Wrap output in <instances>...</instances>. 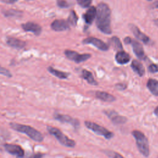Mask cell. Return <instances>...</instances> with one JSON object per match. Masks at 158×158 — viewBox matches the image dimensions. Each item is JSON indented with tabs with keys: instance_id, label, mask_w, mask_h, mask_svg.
Masks as SVG:
<instances>
[{
	"instance_id": "7a4b0ae2",
	"label": "cell",
	"mask_w": 158,
	"mask_h": 158,
	"mask_svg": "<svg viewBox=\"0 0 158 158\" xmlns=\"http://www.w3.org/2000/svg\"><path fill=\"white\" fill-rule=\"evenodd\" d=\"M9 125L13 130L27 135L31 139L35 141L41 142L44 139L43 135L40 131L29 125L17 123H10Z\"/></svg>"
},
{
	"instance_id": "8fae6325",
	"label": "cell",
	"mask_w": 158,
	"mask_h": 158,
	"mask_svg": "<svg viewBox=\"0 0 158 158\" xmlns=\"http://www.w3.org/2000/svg\"><path fill=\"white\" fill-rule=\"evenodd\" d=\"M110 120L115 124H122L127 122V118L122 115H118L114 110H107L104 112Z\"/></svg>"
},
{
	"instance_id": "52a82bcc",
	"label": "cell",
	"mask_w": 158,
	"mask_h": 158,
	"mask_svg": "<svg viewBox=\"0 0 158 158\" xmlns=\"http://www.w3.org/2000/svg\"><path fill=\"white\" fill-rule=\"evenodd\" d=\"M54 117L56 120L63 122V123H67L72 125L75 128H78L80 126V122L78 120L70 117L69 115L60 114H55L54 115Z\"/></svg>"
},
{
	"instance_id": "4dcf8cb0",
	"label": "cell",
	"mask_w": 158,
	"mask_h": 158,
	"mask_svg": "<svg viewBox=\"0 0 158 158\" xmlns=\"http://www.w3.org/2000/svg\"><path fill=\"white\" fill-rule=\"evenodd\" d=\"M115 87L119 90H123L126 88V85L123 83H118L115 85Z\"/></svg>"
},
{
	"instance_id": "1f68e13d",
	"label": "cell",
	"mask_w": 158,
	"mask_h": 158,
	"mask_svg": "<svg viewBox=\"0 0 158 158\" xmlns=\"http://www.w3.org/2000/svg\"><path fill=\"white\" fill-rule=\"evenodd\" d=\"M4 2L7 3V4H13L15 2H17L18 0H2Z\"/></svg>"
},
{
	"instance_id": "74e56055",
	"label": "cell",
	"mask_w": 158,
	"mask_h": 158,
	"mask_svg": "<svg viewBox=\"0 0 158 158\" xmlns=\"http://www.w3.org/2000/svg\"><path fill=\"white\" fill-rule=\"evenodd\" d=\"M148 1H151V0H148Z\"/></svg>"
},
{
	"instance_id": "d590c367",
	"label": "cell",
	"mask_w": 158,
	"mask_h": 158,
	"mask_svg": "<svg viewBox=\"0 0 158 158\" xmlns=\"http://www.w3.org/2000/svg\"><path fill=\"white\" fill-rule=\"evenodd\" d=\"M154 114L158 117V106L154 110Z\"/></svg>"
},
{
	"instance_id": "ffe728a7",
	"label": "cell",
	"mask_w": 158,
	"mask_h": 158,
	"mask_svg": "<svg viewBox=\"0 0 158 158\" xmlns=\"http://www.w3.org/2000/svg\"><path fill=\"white\" fill-rule=\"evenodd\" d=\"M147 87L150 92L154 96H158V81L151 78L147 82Z\"/></svg>"
},
{
	"instance_id": "83f0119b",
	"label": "cell",
	"mask_w": 158,
	"mask_h": 158,
	"mask_svg": "<svg viewBox=\"0 0 158 158\" xmlns=\"http://www.w3.org/2000/svg\"><path fill=\"white\" fill-rule=\"evenodd\" d=\"M106 154L110 157L111 158H124L122 156H121L120 154L115 152H112V151H106Z\"/></svg>"
},
{
	"instance_id": "9a60e30c",
	"label": "cell",
	"mask_w": 158,
	"mask_h": 158,
	"mask_svg": "<svg viewBox=\"0 0 158 158\" xmlns=\"http://www.w3.org/2000/svg\"><path fill=\"white\" fill-rule=\"evenodd\" d=\"M96 9L94 6L90 7L84 15V19L88 24L93 23V20L96 18Z\"/></svg>"
},
{
	"instance_id": "7402d4cb",
	"label": "cell",
	"mask_w": 158,
	"mask_h": 158,
	"mask_svg": "<svg viewBox=\"0 0 158 158\" xmlns=\"http://www.w3.org/2000/svg\"><path fill=\"white\" fill-rule=\"evenodd\" d=\"M82 77L87 81V82L92 85H98L97 81L94 80L92 73L86 70H82Z\"/></svg>"
},
{
	"instance_id": "d6986e66",
	"label": "cell",
	"mask_w": 158,
	"mask_h": 158,
	"mask_svg": "<svg viewBox=\"0 0 158 158\" xmlns=\"http://www.w3.org/2000/svg\"><path fill=\"white\" fill-rule=\"evenodd\" d=\"M131 67L133 71L136 73L139 77H142L144 74V68L140 62L136 60H133L131 62Z\"/></svg>"
},
{
	"instance_id": "3957f363",
	"label": "cell",
	"mask_w": 158,
	"mask_h": 158,
	"mask_svg": "<svg viewBox=\"0 0 158 158\" xmlns=\"http://www.w3.org/2000/svg\"><path fill=\"white\" fill-rule=\"evenodd\" d=\"M132 135L136 140V143L139 152L145 157L149 155V142L143 133L139 130H133Z\"/></svg>"
},
{
	"instance_id": "8992f818",
	"label": "cell",
	"mask_w": 158,
	"mask_h": 158,
	"mask_svg": "<svg viewBox=\"0 0 158 158\" xmlns=\"http://www.w3.org/2000/svg\"><path fill=\"white\" fill-rule=\"evenodd\" d=\"M64 53L65 56L68 59L77 63H80V62L85 61L91 57V55L89 54H80L75 51H70V50H66L65 51Z\"/></svg>"
},
{
	"instance_id": "603a6c76",
	"label": "cell",
	"mask_w": 158,
	"mask_h": 158,
	"mask_svg": "<svg viewBox=\"0 0 158 158\" xmlns=\"http://www.w3.org/2000/svg\"><path fill=\"white\" fill-rule=\"evenodd\" d=\"M2 13L6 17H19L22 16V12L14 9H9L2 11Z\"/></svg>"
},
{
	"instance_id": "4fadbf2b",
	"label": "cell",
	"mask_w": 158,
	"mask_h": 158,
	"mask_svg": "<svg viewBox=\"0 0 158 158\" xmlns=\"http://www.w3.org/2000/svg\"><path fill=\"white\" fill-rule=\"evenodd\" d=\"M133 50L135 55L139 59H145V54L143 50V48L142 45L136 40H131V42Z\"/></svg>"
},
{
	"instance_id": "277c9868",
	"label": "cell",
	"mask_w": 158,
	"mask_h": 158,
	"mask_svg": "<svg viewBox=\"0 0 158 158\" xmlns=\"http://www.w3.org/2000/svg\"><path fill=\"white\" fill-rule=\"evenodd\" d=\"M47 130L51 135L55 136V138L59 141V142L61 144L70 148H73L75 146L76 143L74 140L68 138L57 128L51 126H48Z\"/></svg>"
},
{
	"instance_id": "30bf717a",
	"label": "cell",
	"mask_w": 158,
	"mask_h": 158,
	"mask_svg": "<svg viewBox=\"0 0 158 158\" xmlns=\"http://www.w3.org/2000/svg\"><path fill=\"white\" fill-rule=\"evenodd\" d=\"M22 28L24 31L32 32L35 35H40L42 30L40 25L31 22H28L25 23H23L22 25Z\"/></svg>"
},
{
	"instance_id": "d4e9b609",
	"label": "cell",
	"mask_w": 158,
	"mask_h": 158,
	"mask_svg": "<svg viewBox=\"0 0 158 158\" xmlns=\"http://www.w3.org/2000/svg\"><path fill=\"white\" fill-rule=\"evenodd\" d=\"M77 16L75 14V12L73 10H72L70 12L69 16L68 17V20L67 22L69 25H72V26H75L77 22Z\"/></svg>"
},
{
	"instance_id": "484cf974",
	"label": "cell",
	"mask_w": 158,
	"mask_h": 158,
	"mask_svg": "<svg viewBox=\"0 0 158 158\" xmlns=\"http://www.w3.org/2000/svg\"><path fill=\"white\" fill-rule=\"evenodd\" d=\"M78 4L82 7H88L91 4L92 0H77Z\"/></svg>"
},
{
	"instance_id": "9c48e42d",
	"label": "cell",
	"mask_w": 158,
	"mask_h": 158,
	"mask_svg": "<svg viewBox=\"0 0 158 158\" xmlns=\"http://www.w3.org/2000/svg\"><path fill=\"white\" fill-rule=\"evenodd\" d=\"M83 42L85 44H91L102 51H107L109 49V46H107V44H106L102 40L96 38H93V37L87 38L85 39Z\"/></svg>"
},
{
	"instance_id": "836d02e7",
	"label": "cell",
	"mask_w": 158,
	"mask_h": 158,
	"mask_svg": "<svg viewBox=\"0 0 158 158\" xmlns=\"http://www.w3.org/2000/svg\"><path fill=\"white\" fill-rule=\"evenodd\" d=\"M124 42L126 44H130L131 42V39L130 38H129V37H127V38H125L124 39Z\"/></svg>"
},
{
	"instance_id": "7c38bea8",
	"label": "cell",
	"mask_w": 158,
	"mask_h": 158,
	"mask_svg": "<svg viewBox=\"0 0 158 158\" xmlns=\"http://www.w3.org/2000/svg\"><path fill=\"white\" fill-rule=\"evenodd\" d=\"M51 28L57 31H64L69 28V24L64 20H56L51 25Z\"/></svg>"
},
{
	"instance_id": "e0dca14e",
	"label": "cell",
	"mask_w": 158,
	"mask_h": 158,
	"mask_svg": "<svg viewBox=\"0 0 158 158\" xmlns=\"http://www.w3.org/2000/svg\"><path fill=\"white\" fill-rule=\"evenodd\" d=\"M95 96L105 102H113L115 100V98L113 95L104 91H96Z\"/></svg>"
},
{
	"instance_id": "f546056e",
	"label": "cell",
	"mask_w": 158,
	"mask_h": 158,
	"mask_svg": "<svg viewBox=\"0 0 158 158\" xmlns=\"http://www.w3.org/2000/svg\"><path fill=\"white\" fill-rule=\"evenodd\" d=\"M148 70L151 73H156L158 72V65L157 64H151L149 66Z\"/></svg>"
},
{
	"instance_id": "5b68a950",
	"label": "cell",
	"mask_w": 158,
	"mask_h": 158,
	"mask_svg": "<svg viewBox=\"0 0 158 158\" xmlns=\"http://www.w3.org/2000/svg\"><path fill=\"white\" fill-rule=\"evenodd\" d=\"M85 125L88 129L92 130L98 135L104 136L106 139H110L114 136V133L112 132L96 123L89 121H85Z\"/></svg>"
},
{
	"instance_id": "d6a6232c",
	"label": "cell",
	"mask_w": 158,
	"mask_h": 158,
	"mask_svg": "<svg viewBox=\"0 0 158 158\" xmlns=\"http://www.w3.org/2000/svg\"><path fill=\"white\" fill-rule=\"evenodd\" d=\"M43 157V154H41V153H37V154H35L33 156V157L32 158H42Z\"/></svg>"
},
{
	"instance_id": "6da1fadb",
	"label": "cell",
	"mask_w": 158,
	"mask_h": 158,
	"mask_svg": "<svg viewBox=\"0 0 158 158\" xmlns=\"http://www.w3.org/2000/svg\"><path fill=\"white\" fill-rule=\"evenodd\" d=\"M96 23L100 31L109 35L112 33L110 28V10L104 3H100L96 8Z\"/></svg>"
},
{
	"instance_id": "4316f807",
	"label": "cell",
	"mask_w": 158,
	"mask_h": 158,
	"mask_svg": "<svg viewBox=\"0 0 158 158\" xmlns=\"http://www.w3.org/2000/svg\"><path fill=\"white\" fill-rule=\"evenodd\" d=\"M0 74L2 75H4V76H6L7 77H11L12 76V73H10V72L9 70H7L6 68L2 67L1 65H0Z\"/></svg>"
},
{
	"instance_id": "5bb4252c",
	"label": "cell",
	"mask_w": 158,
	"mask_h": 158,
	"mask_svg": "<svg viewBox=\"0 0 158 158\" xmlns=\"http://www.w3.org/2000/svg\"><path fill=\"white\" fill-rule=\"evenodd\" d=\"M6 42L9 46L16 49H22L25 47L26 44L25 41L13 37L7 38Z\"/></svg>"
},
{
	"instance_id": "ac0fdd59",
	"label": "cell",
	"mask_w": 158,
	"mask_h": 158,
	"mask_svg": "<svg viewBox=\"0 0 158 158\" xmlns=\"http://www.w3.org/2000/svg\"><path fill=\"white\" fill-rule=\"evenodd\" d=\"M115 60L120 64H125L130 61V57L127 52L120 51L115 55Z\"/></svg>"
},
{
	"instance_id": "ba28073f",
	"label": "cell",
	"mask_w": 158,
	"mask_h": 158,
	"mask_svg": "<svg viewBox=\"0 0 158 158\" xmlns=\"http://www.w3.org/2000/svg\"><path fill=\"white\" fill-rule=\"evenodd\" d=\"M4 147L7 152L10 153V154L17 156L18 157H22L24 156V150L22 148L17 144H4Z\"/></svg>"
},
{
	"instance_id": "cb8c5ba5",
	"label": "cell",
	"mask_w": 158,
	"mask_h": 158,
	"mask_svg": "<svg viewBox=\"0 0 158 158\" xmlns=\"http://www.w3.org/2000/svg\"><path fill=\"white\" fill-rule=\"evenodd\" d=\"M110 42L111 44L112 45V46L115 49L118 50V51H122V50L123 47H122V43H121L120 40L117 37H115V36L112 37L110 39Z\"/></svg>"
},
{
	"instance_id": "f1b7e54d",
	"label": "cell",
	"mask_w": 158,
	"mask_h": 158,
	"mask_svg": "<svg viewBox=\"0 0 158 158\" xmlns=\"http://www.w3.org/2000/svg\"><path fill=\"white\" fill-rule=\"evenodd\" d=\"M57 4L61 8H67L69 6V4L66 0H57Z\"/></svg>"
},
{
	"instance_id": "2e32d148",
	"label": "cell",
	"mask_w": 158,
	"mask_h": 158,
	"mask_svg": "<svg viewBox=\"0 0 158 158\" xmlns=\"http://www.w3.org/2000/svg\"><path fill=\"white\" fill-rule=\"evenodd\" d=\"M130 28L136 38H138V40H139L140 41H141L142 42H143L145 44H147L149 42V39L148 36H147L145 34H144L143 33L140 31L136 27L131 25L130 27Z\"/></svg>"
},
{
	"instance_id": "8d00e7d4",
	"label": "cell",
	"mask_w": 158,
	"mask_h": 158,
	"mask_svg": "<svg viewBox=\"0 0 158 158\" xmlns=\"http://www.w3.org/2000/svg\"><path fill=\"white\" fill-rule=\"evenodd\" d=\"M154 23H155V24H156L157 26H158V19H156V20L154 21Z\"/></svg>"
},
{
	"instance_id": "e575fe53",
	"label": "cell",
	"mask_w": 158,
	"mask_h": 158,
	"mask_svg": "<svg viewBox=\"0 0 158 158\" xmlns=\"http://www.w3.org/2000/svg\"><path fill=\"white\" fill-rule=\"evenodd\" d=\"M153 5H154V6L155 7H156V8H158V1H155V2H154Z\"/></svg>"
},
{
	"instance_id": "44dd1931",
	"label": "cell",
	"mask_w": 158,
	"mask_h": 158,
	"mask_svg": "<svg viewBox=\"0 0 158 158\" xmlns=\"http://www.w3.org/2000/svg\"><path fill=\"white\" fill-rule=\"evenodd\" d=\"M48 70L49 71V73H51V74H52L55 77H56L59 78H60V79H65L69 75V73L59 71L58 70H56V69L52 68V67H49L48 68Z\"/></svg>"
}]
</instances>
